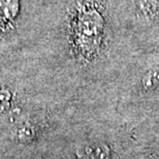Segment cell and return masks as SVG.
Masks as SVG:
<instances>
[{
    "mask_svg": "<svg viewBox=\"0 0 159 159\" xmlns=\"http://www.w3.org/2000/svg\"><path fill=\"white\" fill-rule=\"evenodd\" d=\"M69 20V41L80 58L94 61L109 48L110 11L106 0H79Z\"/></svg>",
    "mask_w": 159,
    "mask_h": 159,
    "instance_id": "1",
    "label": "cell"
},
{
    "mask_svg": "<svg viewBox=\"0 0 159 159\" xmlns=\"http://www.w3.org/2000/svg\"><path fill=\"white\" fill-rule=\"evenodd\" d=\"M133 11L143 26L151 27L159 23V0H133Z\"/></svg>",
    "mask_w": 159,
    "mask_h": 159,
    "instance_id": "2",
    "label": "cell"
},
{
    "mask_svg": "<svg viewBox=\"0 0 159 159\" xmlns=\"http://www.w3.org/2000/svg\"><path fill=\"white\" fill-rule=\"evenodd\" d=\"M18 11V0H0V27L7 26Z\"/></svg>",
    "mask_w": 159,
    "mask_h": 159,
    "instance_id": "3",
    "label": "cell"
},
{
    "mask_svg": "<svg viewBox=\"0 0 159 159\" xmlns=\"http://www.w3.org/2000/svg\"><path fill=\"white\" fill-rule=\"evenodd\" d=\"M159 83V65L151 68L143 78V84L147 89L153 88Z\"/></svg>",
    "mask_w": 159,
    "mask_h": 159,
    "instance_id": "4",
    "label": "cell"
}]
</instances>
